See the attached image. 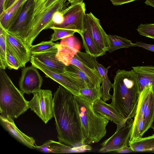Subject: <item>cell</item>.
<instances>
[{
  "label": "cell",
  "instance_id": "cell-1",
  "mask_svg": "<svg viewBox=\"0 0 154 154\" xmlns=\"http://www.w3.org/2000/svg\"><path fill=\"white\" fill-rule=\"evenodd\" d=\"M53 97L54 117L58 141L73 147L84 145L82 124L74 95L60 85Z\"/></svg>",
  "mask_w": 154,
  "mask_h": 154
},
{
  "label": "cell",
  "instance_id": "cell-2",
  "mask_svg": "<svg viewBox=\"0 0 154 154\" xmlns=\"http://www.w3.org/2000/svg\"><path fill=\"white\" fill-rule=\"evenodd\" d=\"M112 84L111 103L126 120L134 118L141 92L137 75L133 69H119Z\"/></svg>",
  "mask_w": 154,
  "mask_h": 154
},
{
  "label": "cell",
  "instance_id": "cell-3",
  "mask_svg": "<svg viewBox=\"0 0 154 154\" xmlns=\"http://www.w3.org/2000/svg\"><path fill=\"white\" fill-rule=\"evenodd\" d=\"M74 97L82 124L83 144L98 142L106 134L109 120L95 112L93 104L81 95Z\"/></svg>",
  "mask_w": 154,
  "mask_h": 154
},
{
  "label": "cell",
  "instance_id": "cell-4",
  "mask_svg": "<svg viewBox=\"0 0 154 154\" xmlns=\"http://www.w3.org/2000/svg\"><path fill=\"white\" fill-rule=\"evenodd\" d=\"M24 94L15 86L5 70L0 69V115L16 119L26 111L28 101Z\"/></svg>",
  "mask_w": 154,
  "mask_h": 154
},
{
  "label": "cell",
  "instance_id": "cell-5",
  "mask_svg": "<svg viewBox=\"0 0 154 154\" xmlns=\"http://www.w3.org/2000/svg\"><path fill=\"white\" fill-rule=\"evenodd\" d=\"M85 11V5L83 1L71 4L61 11L64 17L63 23L51 25L46 29L52 27L64 29L73 30L79 34L84 30Z\"/></svg>",
  "mask_w": 154,
  "mask_h": 154
},
{
  "label": "cell",
  "instance_id": "cell-6",
  "mask_svg": "<svg viewBox=\"0 0 154 154\" xmlns=\"http://www.w3.org/2000/svg\"><path fill=\"white\" fill-rule=\"evenodd\" d=\"M32 94L33 97L28 102L29 108L46 124L54 117V99L52 91L41 89Z\"/></svg>",
  "mask_w": 154,
  "mask_h": 154
},
{
  "label": "cell",
  "instance_id": "cell-7",
  "mask_svg": "<svg viewBox=\"0 0 154 154\" xmlns=\"http://www.w3.org/2000/svg\"><path fill=\"white\" fill-rule=\"evenodd\" d=\"M67 0H58L45 12L38 14L32 20L30 23L31 32L23 40L30 48L35 38L39 33L51 21L54 14L57 11L64 9Z\"/></svg>",
  "mask_w": 154,
  "mask_h": 154
},
{
  "label": "cell",
  "instance_id": "cell-8",
  "mask_svg": "<svg viewBox=\"0 0 154 154\" xmlns=\"http://www.w3.org/2000/svg\"><path fill=\"white\" fill-rule=\"evenodd\" d=\"M134 120L128 119L126 125L103 142L99 152L106 153L119 149L128 146Z\"/></svg>",
  "mask_w": 154,
  "mask_h": 154
},
{
  "label": "cell",
  "instance_id": "cell-9",
  "mask_svg": "<svg viewBox=\"0 0 154 154\" xmlns=\"http://www.w3.org/2000/svg\"><path fill=\"white\" fill-rule=\"evenodd\" d=\"M153 86H145L141 91L137 107L133 121L129 141H133L142 137L143 132V113L148 107Z\"/></svg>",
  "mask_w": 154,
  "mask_h": 154
},
{
  "label": "cell",
  "instance_id": "cell-10",
  "mask_svg": "<svg viewBox=\"0 0 154 154\" xmlns=\"http://www.w3.org/2000/svg\"><path fill=\"white\" fill-rule=\"evenodd\" d=\"M96 58L86 52L79 51L71 61L82 70L91 79L95 86H100L102 78L96 67Z\"/></svg>",
  "mask_w": 154,
  "mask_h": 154
},
{
  "label": "cell",
  "instance_id": "cell-11",
  "mask_svg": "<svg viewBox=\"0 0 154 154\" xmlns=\"http://www.w3.org/2000/svg\"><path fill=\"white\" fill-rule=\"evenodd\" d=\"M35 5L34 0H28L18 19L7 32L23 40L31 31L30 23Z\"/></svg>",
  "mask_w": 154,
  "mask_h": 154
},
{
  "label": "cell",
  "instance_id": "cell-12",
  "mask_svg": "<svg viewBox=\"0 0 154 154\" xmlns=\"http://www.w3.org/2000/svg\"><path fill=\"white\" fill-rule=\"evenodd\" d=\"M37 69L32 65L22 69L19 85L24 94H29L41 89L43 80Z\"/></svg>",
  "mask_w": 154,
  "mask_h": 154
},
{
  "label": "cell",
  "instance_id": "cell-13",
  "mask_svg": "<svg viewBox=\"0 0 154 154\" xmlns=\"http://www.w3.org/2000/svg\"><path fill=\"white\" fill-rule=\"evenodd\" d=\"M84 25L89 30L97 45L106 52L110 47L108 35L101 26L100 20L91 12L86 14Z\"/></svg>",
  "mask_w": 154,
  "mask_h": 154
},
{
  "label": "cell",
  "instance_id": "cell-14",
  "mask_svg": "<svg viewBox=\"0 0 154 154\" xmlns=\"http://www.w3.org/2000/svg\"><path fill=\"white\" fill-rule=\"evenodd\" d=\"M80 48L79 42L74 36L62 39L57 46L56 58L66 66H69Z\"/></svg>",
  "mask_w": 154,
  "mask_h": 154
},
{
  "label": "cell",
  "instance_id": "cell-15",
  "mask_svg": "<svg viewBox=\"0 0 154 154\" xmlns=\"http://www.w3.org/2000/svg\"><path fill=\"white\" fill-rule=\"evenodd\" d=\"M6 42L18 60L20 67H25L30 61L31 54L23 39L7 31Z\"/></svg>",
  "mask_w": 154,
  "mask_h": 154
},
{
  "label": "cell",
  "instance_id": "cell-16",
  "mask_svg": "<svg viewBox=\"0 0 154 154\" xmlns=\"http://www.w3.org/2000/svg\"><path fill=\"white\" fill-rule=\"evenodd\" d=\"M30 61L32 66L39 69L44 73L45 77L50 78L57 82L74 95H79L80 88L72 83L66 76L51 71L48 67L36 59L31 57Z\"/></svg>",
  "mask_w": 154,
  "mask_h": 154
},
{
  "label": "cell",
  "instance_id": "cell-17",
  "mask_svg": "<svg viewBox=\"0 0 154 154\" xmlns=\"http://www.w3.org/2000/svg\"><path fill=\"white\" fill-rule=\"evenodd\" d=\"M93 107L95 112L116 124V131L119 130L126 125L127 121L111 103H107L100 98L94 102Z\"/></svg>",
  "mask_w": 154,
  "mask_h": 154
},
{
  "label": "cell",
  "instance_id": "cell-18",
  "mask_svg": "<svg viewBox=\"0 0 154 154\" xmlns=\"http://www.w3.org/2000/svg\"><path fill=\"white\" fill-rule=\"evenodd\" d=\"M36 149L46 153H55L80 152L90 151L91 147L89 145L73 147L59 142L49 140L40 146H36Z\"/></svg>",
  "mask_w": 154,
  "mask_h": 154
},
{
  "label": "cell",
  "instance_id": "cell-19",
  "mask_svg": "<svg viewBox=\"0 0 154 154\" xmlns=\"http://www.w3.org/2000/svg\"><path fill=\"white\" fill-rule=\"evenodd\" d=\"M0 122L5 130L18 141L31 149H36L37 145L34 138L21 131L16 125L13 118H5L0 115Z\"/></svg>",
  "mask_w": 154,
  "mask_h": 154
},
{
  "label": "cell",
  "instance_id": "cell-20",
  "mask_svg": "<svg viewBox=\"0 0 154 154\" xmlns=\"http://www.w3.org/2000/svg\"><path fill=\"white\" fill-rule=\"evenodd\" d=\"M57 47L44 52L31 54V57L38 60L52 71L62 74L66 65L56 58Z\"/></svg>",
  "mask_w": 154,
  "mask_h": 154
},
{
  "label": "cell",
  "instance_id": "cell-21",
  "mask_svg": "<svg viewBox=\"0 0 154 154\" xmlns=\"http://www.w3.org/2000/svg\"><path fill=\"white\" fill-rule=\"evenodd\" d=\"M62 74L80 89L95 86L89 78L82 70L72 64L66 66Z\"/></svg>",
  "mask_w": 154,
  "mask_h": 154
},
{
  "label": "cell",
  "instance_id": "cell-22",
  "mask_svg": "<svg viewBox=\"0 0 154 154\" xmlns=\"http://www.w3.org/2000/svg\"><path fill=\"white\" fill-rule=\"evenodd\" d=\"M27 0H19L9 9L0 14V25L8 31L16 22Z\"/></svg>",
  "mask_w": 154,
  "mask_h": 154
},
{
  "label": "cell",
  "instance_id": "cell-23",
  "mask_svg": "<svg viewBox=\"0 0 154 154\" xmlns=\"http://www.w3.org/2000/svg\"><path fill=\"white\" fill-rule=\"evenodd\" d=\"M136 73L141 91L146 86L154 85V66H138L132 67Z\"/></svg>",
  "mask_w": 154,
  "mask_h": 154
},
{
  "label": "cell",
  "instance_id": "cell-24",
  "mask_svg": "<svg viewBox=\"0 0 154 154\" xmlns=\"http://www.w3.org/2000/svg\"><path fill=\"white\" fill-rule=\"evenodd\" d=\"M79 34L82 37L84 47L86 53L95 58L105 54L106 52L97 45L89 30L84 25L83 31Z\"/></svg>",
  "mask_w": 154,
  "mask_h": 154
},
{
  "label": "cell",
  "instance_id": "cell-25",
  "mask_svg": "<svg viewBox=\"0 0 154 154\" xmlns=\"http://www.w3.org/2000/svg\"><path fill=\"white\" fill-rule=\"evenodd\" d=\"M128 146L134 152H154V134L132 141H129Z\"/></svg>",
  "mask_w": 154,
  "mask_h": 154
},
{
  "label": "cell",
  "instance_id": "cell-26",
  "mask_svg": "<svg viewBox=\"0 0 154 154\" xmlns=\"http://www.w3.org/2000/svg\"><path fill=\"white\" fill-rule=\"evenodd\" d=\"M97 69L102 78L101 85L102 89V99L106 102L112 98V95L110 94L109 90L112 88V84L108 76V72L110 66L105 68L101 64L97 61L96 63Z\"/></svg>",
  "mask_w": 154,
  "mask_h": 154
},
{
  "label": "cell",
  "instance_id": "cell-27",
  "mask_svg": "<svg viewBox=\"0 0 154 154\" xmlns=\"http://www.w3.org/2000/svg\"><path fill=\"white\" fill-rule=\"evenodd\" d=\"M154 119V90L151 91L148 107L143 115L144 134L151 127Z\"/></svg>",
  "mask_w": 154,
  "mask_h": 154
},
{
  "label": "cell",
  "instance_id": "cell-28",
  "mask_svg": "<svg viewBox=\"0 0 154 154\" xmlns=\"http://www.w3.org/2000/svg\"><path fill=\"white\" fill-rule=\"evenodd\" d=\"M110 46L108 51L111 53L118 49L136 47L135 43L127 38L116 35H108Z\"/></svg>",
  "mask_w": 154,
  "mask_h": 154
},
{
  "label": "cell",
  "instance_id": "cell-29",
  "mask_svg": "<svg viewBox=\"0 0 154 154\" xmlns=\"http://www.w3.org/2000/svg\"><path fill=\"white\" fill-rule=\"evenodd\" d=\"M79 95L93 104L97 100L102 97L101 86L80 89Z\"/></svg>",
  "mask_w": 154,
  "mask_h": 154
},
{
  "label": "cell",
  "instance_id": "cell-30",
  "mask_svg": "<svg viewBox=\"0 0 154 154\" xmlns=\"http://www.w3.org/2000/svg\"><path fill=\"white\" fill-rule=\"evenodd\" d=\"M7 31L0 25V69L7 68L6 61Z\"/></svg>",
  "mask_w": 154,
  "mask_h": 154
},
{
  "label": "cell",
  "instance_id": "cell-31",
  "mask_svg": "<svg viewBox=\"0 0 154 154\" xmlns=\"http://www.w3.org/2000/svg\"><path fill=\"white\" fill-rule=\"evenodd\" d=\"M58 44L50 40L42 41L37 44L32 45L29 50L31 54L41 53L57 47Z\"/></svg>",
  "mask_w": 154,
  "mask_h": 154
},
{
  "label": "cell",
  "instance_id": "cell-32",
  "mask_svg": "<svg viewBox=\"0 0 154 154\" xmlns=\"http://www.w3.org/2000/svg\"><path fill=\"white\" fill-rule=\"evenodd\" d=\"M53 29L54 32L51 35L50 41L53 42L60 39H62L68 37L74 36L75 31L64 29L52 27L51 28Z\"/></svg>",
  "mask_w": 154,
  "mask_h": 154
},
{
  "label": "cell",
  "instance_id": "cell-33",
  "mask_svg": "<svg viewBox=\"0 0 154 154\" xmlns=\"http://www.w3.org/2000/svg\"><path fill=\"white\" fill-rule=\"evenodd\" d=\"M6 61L7 68L9 69L17 70L20 67L18 60L13 54L9 46L7 43Z\"/></svg>",
  "mask_w": 154,
  "mask_h": 154
},
{
  "label": "cell",
  "instance_id": "cell-34",
  "mask_svg": "<svg viewBox=\"0 0 154 154\" xmlns=\"http://www.w3.org/2000/svg\"><path fill=\"white\" fill-rule=\"evenodd\" d=\"M137 30L140 35L154 39V23L140 24Z\"/></svg>",
  "mask_w": 154,
  "mask_h": 154
},
{
  "label": "cell",
  "instance_id": "cell-35",
  "mask_svg": "<svg viewBox=\"0 0 154 154\" xmlns=\"http://www.w3.org/2000/svg\"><path fill=\"white\" fill-rule=\"evenodd\" d=\"M57 0H43L38 6L34 9L32 20L37 15L46 11Z\"/></svg>",
  "mask_w": 154,
  "mask_h": 154
},
{
  "label": "cell",
  "instance_id": "cell-36",
  "mask_svg": "<svg viewBox=\"0 0 154 154\" xmlns=\"http://www.w3.org/2000/svg\"><path fill=\"white\" fill-rule=\"evenodd\" d=\"M63 16L61 11H57L54 14L51 21L45 29H46L47 27L52 25L61 24L63 23Z\"/></svg>",
  "mask_w": 154,
  "mask_h": 154
},
{
  "label": "cell",
  "instance_id": "cell-37",
  "mask_svg": "<svg viewBox=\"0 0 154 154\" xmlns=\"http://www.w3.org/2000/svg\"><path fill=\"white\" fill-rule=\"evenodd\" d=\"M136 46L142 48L147 50L154 52V45L146 44L140 42H137L135 43Z\"/></svg>",
  "mask_w": 154,
  "mask_h": 154
},
{
  "label": "cell",
  "instance_id": "cell-38",
  "mask_svg": "<svg viewBox=\"0 0 154 154\" xmlns=\"http://www.w3.org/2000/svg\"><path fill=\"white\" fill-rule=\"evenodd\" d=\"M136 0H110L112 4L115 6L121 5Z\"/></svg>",
  "mask_w": 154,
  "mask_h": 154
},
{
  "label": "cell",
  "instance_id": "cell-39",
  "mask_svg": "<svg viewBox=\"0 0 154 154\" xmlns=\"http://www.w3.org/2000/svg\"><path fill=\"white\" fill-rule=\"evenodd\" d=\"M115 152L118 153H127L131 152H134L129 146H126L119 149L114 151Z\"/></svg>",
  "mask_w": 154,
  "mask_h": 154
},
{
  "label": "cell",
  "instance_id": "cell-40",
  "mask_svg": "<svg viewBox=\"0 0 154 154\" xmlns=\"http://www.w3.org/2000/svg\"><path fill=\"white\" fill-rule=\"evenodd\" d=\"M6 0H0V14L4 11L5 5Z\"/></svg>",
  "mask_w": 154,
  "mask_h": 154
},
{
  "label": "cell",
  "instance_id": "cell-41",
  "mask_svg": "<svg viewBox=\"0 0 154 154\" xmlns=\"http://www.w3.org/2000/svg\"><path fill=\"white\" fill-rule=\"evenodd\" d=\"M145 3L146 5H150L154 8V0H146Z\"/></svg>",
  "mask_w": 154,
  "mask_h": 154
},
{
  "label": "cell",
  "instance_id": "cell-42",
  "mask_svg": "<svg viewBox=\"0 0 154 154\" xmlns=\"http://www.w3.org/2000/svg\"><path fill=\"white\" fill-rule=\"evenodd\" d=\"M71 4L74 3H78L81 1H83V0H67Z\"/></svg>",
  "mask_w": 154,
  "mask_h": 154
},
{
  "label": "cell",
  "instance_id": "cell-43",
  "mask_svg": "<svg viewBox=\"0 0 154 154\" xmlns=\"http://www.w3.org/2000/svg\"><path fill=\"white\" fill-rule=\"evenodd\" d=\"M150 128L152 129L154 131V119Z\"/></svg>",
  "mask_w": 154,
  "mask_h": 154
},
{
  "label": "cell",
  "instance_id": "cell-44",
  "mask_svg": "<svg viewBox=\"0 0 154 154\" xmlns=\"http://www.w3.org/2000/svg\"><path fill=\"white\" fill-rule=\"evenodd\" d=\"M153 89H154V85L153 86Z\"/></svg>",
  "mask_w": 154,
  "mask_h": 154
},
{
  "label": "cell",
  "instance_id": "cell-45",
  "mask_svg": "<svg viewBox=\"0 0 154 154\" xmlns=\"http://www.w3.org/2000/svg\"></svg>",
  "mask_w": 154,
  "mask_h": 154
}]
</instances>
